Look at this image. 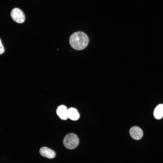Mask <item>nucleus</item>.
I'll return each instance as SVG.
<instances>
[{
  "label": "nucleus",
  "mask_w": 163,
  "mask_h": 163,
  "mask_svg": "<svg viewBox=\"0 0 163 163\" xmlns=\"http://www.w3.org/2000/svg\"><path fill=\"white\" fill-rule=\"evenodd\" d=\"M129 133L132 138L136 140L140 139L143 135L142 129L136 126H133L129 130Z\"/></svg>",
  "instance_id": "obj_4"
},
{
  "label": "nucleus",
  "mask_w": 163,
  "mask_h": 163,
  "mask_svg": "<svg viewBox=\"0 0 163 163\" xmlns=\"http://www.w3.org/2000/svg\"><path fill=\"white\" fill-rule=\"evenodd\" d=\"M40 153L42 156L50 159L53 158L56 156V153L54 151L46 147L40 149Z\"/></svg>",
  "instance_id": "obj_5"
},
{
  "label": "nucleus",
  "mask_w": 163,
  "mask_h": 163,
  "mask_svg": "<svg viewBox=\"0 0 163 163\" xmlns=\"http://www.w3.org/2000/svg\"><path fill=\"white\" fill-rule=\"evenodd\" d=\"M69 42L71 46L75 50H78L85 49L88 45L89 39L87 34L82 31H77L70 36Z\"/></svg>",
  "instance_id": "obj_1"
},
{
  "label": "nucleus",
  "mask_w": 163,
  "mask_h": 163,
  "mask_svg": "<svg viewBox=\"0 0 163 163\" xmlns=\"http://www.w3.org/2000/svg\"><path fill=\"white\" fill-rule=\"evenodd\" d=\"M11 16L12 19L18 23H22L25 20V16L23 12L18 8L13 9L11 13Z\"/></svg>",
  "instance_id": "obj_3"
},
{
  "label": "nucleus",
  "mask_w": 163,
  "mask_h": 163,
  "mask_svg": "<svg viewBox=\"0 0 163 163\" xmlns=\"http://www.w3.org/2000/svg\"><path fill=\"white\" fill-rule=\"evenodd\" d=\"M154 115L155 118L158 120L161 119L163 116V104H160L155 108Z\"/></svg>",
  "instance_id": "obj_8"
},
{
  "label": "nucleus",
  "mask_w": 163,
  "mask_h": 163,
  "mask_svg": "<svg viewBox=\"0 0 163 163\" xmlns=\"http://www.w3.org/2000/svg\"><path fill=\"white\" fill-rule=\"evenodd\" d=\"M5 51V49L3 45L1 42L0 39V55L4 53Z\"/></svg>",
  "instance_id": "obj_9"
},
{
  "label": "nucleus",
  "mask_w": 163,
  "mask_h": 163,
  "mask_svg": "<svg viewBox=\"0 0 163 163\" xmlns=\"http://www.w3.org/2000/svg\"><path fill=\"white\" fill-rule=\"evenodd\" d=\"M79 141L77 136L75 134L70 133L66 135L63 140L64 146L67 149H74L78 145Z\"/></svg>",
  "instance_id": "obj_2"
},
{
  "label": "nucleus",
  "mask_w": 163,
  "mask_h": 163,
  "mask_svg": "<svg viewBox=\"0 0 163 163\" xmlns=\"http://www.w3.org/2000/svg\"><path fill=\"white\" fill-rule=\"evenodd\" d=\"M56 113L59 117L62 120H66L68 117V110L64 105L59 106L57 108Z\"/></svg>",
  "instance_id": "obj_6"
},
{
  "label": "nucleus",
  "mask_w": 163,
  "mask_h": 163,
  "mask_svg": "<svg viewBox=\"0 0 163 163\" xmlns=\"http://www.w3.org/2000/svg\"><path fill=\"white\" fill-rule=\"evenodd\" d=\"M68 117L73 120H78L79 115L76 109L74 108H70L68 110Z\"/></svg>",
  "instance_id": "obj_7"
}]
</instances>
